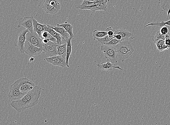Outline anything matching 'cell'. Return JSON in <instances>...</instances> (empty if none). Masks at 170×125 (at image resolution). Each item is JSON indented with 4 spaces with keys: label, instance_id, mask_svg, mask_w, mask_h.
Wrapping results in <instances>:
<instances>
[{
    "label": "cell",
    "instance_id": "cell-1",
    "mask_svg": "<svg viewBox=\"0 0 170 125\" xmlns=\"http://www.w3.org/2000/svg\"><path fill=\"white\" fill-rule=\"evenodd\" d=\"M41 93V89L38 85H36L32 90L27 93L21 98L12 101L10 105L17 112H22L38 104Z\"/></svg>",
    "mask_w": 170,
    "mask_h": 125
},
{
    "label": "cell",
    "instance_id": "cell-2",
    "mask_svg": "<svg viewBox=\"0 0 170 125\" xmlns=\"http://www.w3.org/2000/svg\"><path fill=\"white\" fill-rule=\"evenodd\" d=\"M118 59L123 62L134 52V49L130 42L123 41L116 46Z\"/></svg>",
    "mask_w": 170,
    "mask_h": 125
},
{
    "label": "cell",
    "instance_id": "cell-3",
    "mask_svg": "<svg viewBox=\"0 0 170 125\" xmlns=\"http://www.w3.org/2000/svg\"><path fill=\"white\" fill-rule=\"evenodd\" d=\"M101 50L103 53L107 60L112 63H117V52L116 47L103 45L101 47Z\"/></svg>",
    "mask_w": 170,
    "mask_h": 125
},
{
    "label": "cell",
    "instance_id": "cell-4",
    "mask_svg": "<svg viewBox=\"0 0 170 125\" xmlns=\"http://www.w3.org/2000/svg\"><path fill=\"white\" fill-rule=\"evenodd\" d=\"M17 81L20 86V91L25 94L32 90L36 86L32 81L27 77H22L17 80Z\"/></svg>",
    "mask_w": 170,
    "mask_h": 125
},
{
    "label": "cell",
    "instance_id": "cell-5",
    "mask_svg": "<svg viewBox=\"0 0 170 125\" xmlns=\"http://www.w3.org/2000/svg\"><path fill=\"white\" fill-rule=\"evenodd\" d=\"M43 49L39 48L31 44L26 40L24 45V52L31 57L37 56L41 54Z\"/></svg>",
    "mask_w": 170,
    "mask_h": 125
},
{
    "label": "cell",
    "instance_id": "cell-6",
    "mask_svg": "<svg viewBox=\"0 0 170 125\" xmlns=\"http://www.w3.org/2000/svg\"><path fill=\"white\" fill-rule=\"evenodd\" d=\"M26 40L33 45L43 49L42 39L37 33L28 32L26 35Z\"/></svg>",
    "mask_w": 170,
    "mask_h": 125
},
{
    "label": "cell",
    "instance_id": "cell-7",
    "mask_svg": "<svg viewBox=\"0 0 170 125\" xmlns=\"http://www.w3.org/2000/svg\"><path fill=\"white\" fill-rule=\"evenodd\" d=\"M46 60L49 63L54 66H59L64 68L67 66L66 64V57L57 55L46 58Z\"/></svg>",
    "mask_w": 170,
    "mask_h": 125
},
{
    "label": "cell",
    "instance_id": "cell-8",
    "mask_svg": "<svg viewBox=\"0 0 170 125\" xmlns=\"http://www.w3.org/2000/svg\"><path fill=\"white\" fill-rule=\"evenodd\" d=\"M58 45L50 41L47 43H43L44 51L46 55L50 57H52L58 55L57 47Z\"/></svg>",
    "mask_w": 170,
    "mask_h": 125
},
{
    "label": "cell",
    "instance_id": "cell-9",
    "mask_svg": "<svg viewBox=\"0 0 170 125\" xmlns=\"http://www.w3.org/2000/svg\"><path fill=\"white\" fill-rule=\"evenodd\" d=\"M33 16H25L20 19L17 28H19L21 26L24 27L28 29L30 32H33Z\"/></svg>",
    "mask_w": 170,
    "mask_h": 125
},
{
    "label": "cell",
    "instance_id": "cell-10",
    "mask_svg": "<svg viewBox=\"0 0 170 125\" xmlns=\"http://www.w3.org/2000/svg\"><path fill=\"white\" fill-rule=\"evenodd\" d=\"M25 95L22 93L19 89L11 86L8 97L11 100H16L21 98Z\"/></svg>",
    "mask_w": 170,
    "mask_h": 125
},
{
    "label": "cell",
    "instance_id": "cell-11",
    "mask_svg": "<svg viewBox=\"0 0 170 125\" xmlns=\"http://www.w3.org/2000/svg\"><path fill=\"white\" fill-rule=\"evenodd\" d=\"M98 68L100 70H107L110 71L113 69H118L120 70H123L120 66L116 65L115 64L112 63L109 61H106L105 62H101L97 64Z\"/></svg>",
    "mask_w": 170,
    "mask_h": 125
},
{
    "label": "cell",
    "instance_id": "cell-12",
    "mask_svg": "<svg viewBox=\"0 0 170 125\" xmlns=\"http://www.w3.org/2000/svg\"><path fill=\"white\" fill-rule=\"evenodd\" d=\"M29 32V30L26 29L21 31L19 35L17 45H18L19 50L22 53H24V47L25 42L26 41V35Z\"/></svg>",
    "mask_w": 170,
    "mask_h": 125
},
{
    "label": "cell",
    "instance_id": "cell-13",
    "mask_svg": "<svg viewBox=\"0 0 170 125\" xmlns=\"http://www.w3.org/2000/svg\"><path fill=\"white\" fill-rule=\"evenodd\" d=\"M117 34L120 35L122 36V41L127 40L129 38L132 39H134L135 38L134 33H131L124 29H115V35Z\"/></svg>",
    "mask_w": 170,
    "mask_h": 125
},
{
    "label": "cell",
    "instance_id": "cell-14",
    "mask_svg": "<svg viewBox=\"0 0 170 125\" xmlns=\"http://www.w3.org/2000/svg\"><path fill=\"white\" fill-rule=\"evenodd\" d=\"M45 30L47 32H48L52 36L56 38L57 42V44L58 45H62V39L63 38L62 35L57 32L54 30L51 27H49L48 25L45 27Z\"/></svg>",
    "mask_w": 170,
    "mask_h": 125
},
{
    "label": "cell",
    "instance_id": "cell-15",
    "mask_svg": "<svg viewBox=\"0 0 170 125\" xmlns=\"http://www.w3.org/2000/svg\"><path fill=\"white\" fill-rule=\"evenodd\" d=\"M33 32L37 33L41 37L42 32L45 31V27L47 25L39 23L35 19L33 20Z\"/></svg>",
    "mask_w": 170,
    "mask_h": 125
},
{
    "label": "cell",
    "instance_id": "cell-16",
    "mask_svg": "<svg viewBox=\"0 0 170 125\" xmlns=\"http://www.w3.org/2000/svg\"><path fill=\"white\" fill-rule=\"evenodd\" d=\"M43 8V10L48 14H55L59 11L45 1H44Z\"/></svg>",
    "mask_w": 170,
    "mask_h": 125
},
{
    "label": "cell",
    "instance_id": "cell-17",
    "mask_svg": "<svg viewBox=\"0 0 170 125\" xmlns=\"http://www.w3.org/2000/svg\"><path fill=\"white\" fill-rule=\"evenodd\" d=\"M72 38H68L67 39L65 40V41L67 43V51H66V64L67 67L69 68V58L70 57L72 54V45L71 40Z\"/></svg>",
    "mask_w": 170,
    "mask_h": 125
},
{
    "label": "cell",
    "instance_id": "cell-18",
    "mask_svg": "<svg viewBox=\"0 0 170 125\" xmlns=\"http://www.w3.org/2000/svg\"><path fill=\"white\" fill-rule=\"evenodd\" d=\"M57 26L63 27L66 30V32L70 35V38L73 39V37H74V35L73 32V26L69 23L68 22L65 21L64 23L61 24H58Z\"/></svg>",
    "mask_w": 170,
    "mask_h": 125
},
{
    "label": "cell",
    "instance_id": "cell-19",
    "mask_svg": "<svg viewBox=\"0 0 170 125\" xmlns=\"http://www.w3.org/2000/svg\"><path fill=\"white\" fill-rule=\"evenodd\" d=\"M159 4L161 5V9L168 13L167 19H168L170 14V0H159Z\"/></svg>",
    "mask_w": 170,
    "mask_h": 125
},
{
    "label": "cell",
    "instance_id": "cell-20",
    "mask_svg": "<svg viewBox=\"0 0 170 125\" xmlns=\"http://www.w3.org/2000/svg\"><path fill=\"white\" fill-rule=\"evenodd\" d=\"M49 27H51L53 29H54L58 33L60 34L62 37L63 39L65 40H66L68 38L69 34L68 33L66 30H65L64 28L62 27H58V26H54L49 25Z\"/></svg>",
    "mask_w": 170,
    "mask_h": 125
},
{
    "label": "cell",
    "instance_id": "cell-21",
    "mask_svg": "<svg viewBox=\"0 0 170 125\" xmlns=\"http://www.w3.org/2000/svg\"><path fill=\"white\" fill-rule=\"evenodd\" d=\"M76 9H89L92 13H95L97 11H100L97 7V5H85L82 4L79 5H77L76 6Z\"/></svg>",
    "mask_w": 170,
    "mask_h": 125
},
{
    "label": "cell",
    "instance_id": "cell-22",
    "mask_svg": "<svg viewBox=\"0 0 170 125\" xmlns=\"http://www.w3.org/2000/svg\"><path fill=\"white\" fill-rule=\"evenodd\" d=\"M67 43L62 45H58L57 47V53L58 55L66 57L67 51Z\"/></svg>",
    "mask_w": 170,
    "mask_h": 125
},
{
    "label": "cell",
    "instance_id": "cell-23",
    "mask_svg": "<svg viewBox=\"0 0 170 125\" xmlns=\"http://www.w3.org/2000/svg\"><path fill=\"white\" fill-rule=\"evenodd\" d=\"M107 35H108V33L106 31H98L96 30L94 31L92 33V37L94 40L96 39L104 37Z\"/></svg>",
    "mask_w": 170,
    "mask_h": 125
},
{
    "label": "cell",
    "instance_id": "cell-24",
    "mask_svg": "<svg viewBox=\"0 0 170 125\" xmlns=\"http://www.w3.org/2000/svg\"><path fill=\"white\" fill-rule=\"evenodd\" d=\"M149 26H154L160 27V28L164 26L170 27V20L165 22L161 21V22L151 23L145 26V27Z\"/></svg>",
    "mask_w": 170,
    "mask_h": 125
},
{
    "label": "cell",
    "instance_id": "cell-25",
    "mask_svg": "<svg viewBox=\"0 0 170 125\" xmlns=\"http://www.w3.org/2000/svg\"><path fill=\"white\" fill-rule=\"evenodd\" d=\"M152 39L153 41L155 43H156L160 39H162V40L165 41V35H162L160 33L159 30L157 31L155 35L152 37Z\"/></svg>",
    "mask_w": 170,
    "mask_h": 125
},
{
    "label": "cell",
    "instance_id": "cell-26",
    "mask_svg": "<svg viewBox=\"0 0 170 125\" xmlns=\"http://www.w3.org/2000/svg\"><path fill=\"white\" fill-rule=\"evenodd\" d=\"M114 38V36H109L108 35L104 37L101 38V39H97V40L102 44L105 45L110 41L112 40Z\"/></svg>",
    "mask_w": 170,
    "mask_h": 125
},
{
    "label": "cell",
    "instance_id": "cell-27",
    "mask_svg": "<svg viewBox=\"0 0 170 125\" xmlns=\"http://www.w3.org/2000/svg\"><path fill=\"white\" fill-rule=\"evenodd\" d=\"M58 10L61 9V4L58 0H45Z\"/></svg>",
    "mask_w": 170,
    "mask_h": 125
},
{
    "label": "cell",
    "instance_id": "cell-28",
    "mask_svg": "<svg viewBox=\"0 0 170 125\" xmlns=\"http://www.w3.org/2000/svg\"><path fill=\"white\" fill-rule=\"evenodd\" d=\"M122 41L121 40H118V39H116V38H114V39H113L112 40L110 41L109 42L106 43L105 45L116 47L119 43H121Z\"/></svg>",
    "mask_w": 170,
    "mask_h": 125
},
{
    "label": "cell",
    "instance_id": "cell-29",
    "mask_svg": "<svg viewBox=\"0 0 170 125\" xmlns=\"http://www.w3.org/2000/svg\"><path fill=\"white\" fill-rule=\"evenodd\" d=\"M165 43V41L162 40V39H160V40L158 41L155 43L156 47L157 48V51L159 52H161L163 51L162 47L163 45Z\"/></svg>",
    "mask_w": 170,
    "mask_h": 125
},
{
    "label": "cell",
    "instance_id": "cell-30",
    "mask_svg": "<svg viewBox=\"0 0 170 125\" xmlns=\"http://www.w3.org/2000/svg\"><path fill=\"white\" fill-rule=\"evenodd\" d=\"M107 2L100 3L97 5L98 8L100 11H106L108 9V5H107Z\"/></svg>",
    "mask_w": 170,
    "mask_h": 125
},
{
    "label": "cell",
    "instance_id": "cell-31",
    "mask_svg": "<svg viewBox=\"0 0 170 125\" xmlns=\"http://www.w3.org/2000/svg\"><path fill=\"white\" fill-rule=\"evenodd\" d=\"M115 28H113L111 27H109L107 28L106 31L107 32L109 36H114L115 35Z\"/></svg>",
    "mask_w": 170,
    "mask_h": 125
},
{
    "label": "cell",
    "instance_id": "cell-32",
    "mask_svg": "<svg viewBox=\"0 0 170 125\" xmlns=\"http://www.w3.org/2000/svg\"><path fill=\"white\" fill-rule=\"evenodd\" d=\"M100 2L98 1L96 2H92L90 1H84L82 4L85 5H98L100 4Z\"/></svg>",
    "mask_w": 170,
    "mask_h": 125
},
{
    "label": "cell",
    "instance_id": "cell-33",
    "mask_svg": "<svg viewBox=\"0 0 170 125\" xmlns=\"http://www.w3.org/2000/svg\"><path fill=\"white\" fill-rule=\"evenodd\" d=\"M168 27L167 26H164L162 27L161 28H160L159 30L160 33L162 35H166L169 32H168Z\"/></svg>",
    "mask_w": 170,
    "mask_h": 125
},
{
    "label": "cell",
    "instance_id": "cell-34",
    "mask_svg": "<svg viewBox=\"0 0 170 125\" xmlns=\"http://www.w3.org/2000/svg\"><path fill=\"white\" fill-rule=\"evenodd\" d=\"M165 44L170 47V33H169L168 32L166 35H165Z\"/></svg>",
    "mask_w": 170,
    "mask_h": 125
},
{
    "label": "cell",
    "instance_id": "cell-35",
    "mask_svg": "<svg viewBox=\"0 0 170 125\" xmlns=\"http://www.w3.org/2000/svg\"><path fill=\"white\" fill-rule=\"evenodd\" d=\"M47 39H48L50 41L52 42L53 43H57V40L56 38L53 37L52 35H50V33H49L48 36V37Z\"/></svg>",
    "mask_w": 170,
    "mask_h": 125
},
{
    "label": "cell",
    "instance_id": "cell-36",
    "mask_svg": "<svg viewBox=\"0 0 170 125\" xmlns=\"http://www.w3.org/2000/svg\"><path fill=\"white\" fill-rule=\"evenodd\" d=\"M49 34V33L48 32H47L46 31H44L42 33L41 36L40 37L42 39H47L48 36Z\"/></svg>",
    "mask_w": 170,
    "mask_h": 125
},
{
    "label": "cell",
    "instance_id": "cell-37",
    "mask_svg": "<svg viewBox=\"0 0 170 125\" xmlns=\"http://www.w3.org/2000/svg\"><path fill=\"white\" fill-rule=\"evenodd\" d=\"M114 38H116V39H118V40L122 41V37L120 35H118V34H117V35H114Z\"/></svg>",
    "mask_w": 170,
    "mask_h": 125
},
{
    "label": "cell",
    "instance_id": "cell-38",
    "mask_svg": "<svg viewBox=\"0 0 170 125\" xmlns=\"http://www.w3.org/2000/svg\"><path fill=\"white\" fill-rule=\"evenodd\" d=\"M50 41L49 39H42V42H43V43H48V42Z\"/></svg>",
    "mask_w": 170,
    "mask_h": 125
},
{
    "label": "cell",
    "instance_id": "cell-39",
    "mask_svg": "<svg viewBox=\"0 0 170 125\" xmlns=\"http://www.w3.org/2000/svg\"><path fill=\"white\" fill-rule=\"evenodd\" d=\"M35 60V58L33 57H31L30 58L29 60V62H33Z\"/></svg>",
    "mask_w": 170,
    "mask_h": 125
},
{
    "label": "cell",
    "instance_id": "cell-40",
    "mask_svg": "<svg viewBox=\"0 0 170 125\" xmlns=\"http://www.w3.org/2000/svg\"><path fill=\"white\" fill-rule=\"evenodd\" d=\"M108 0H99V2L100 3L108 2Z\"/></svg>",
    "mask_w": 170,
    "mask_h": 125
},
{
    "label": "cell",
    "instance_id": "cell-41",
    "mask_svg": "<svg viewBox=\"0 0 170 125\" xmlns=\"http://www.w3.org/2000/svg\"><path fill=\"white\" fill-rule=\"evenodd\" d=\"M84 1H92V2H97V1H99L98 0H84Z\"/></svg>",
    "mask_w": 170,
    "mask_h": 125
},
{
    "label": "cell",
    "instance_id": "cell-42",
    "mask_svg": "<svg viewBox=\"0 0 170 125\" xmlns=\"http://www.w3.org/2000/svg\"><path fill=\"white\" fill-rule=\"evenodd\" d=\"M98 1H99V0H98Z\"/></svg>",
    "mask_w": 170,
    "mask_h": 125
},
{
    "label": "cell",
    "instance_id": "cell-43",
    "mask_svg": "<svg viewBox=\"0 0 170 125\" xmlns=\"http://www.w3.org/2000/svg\"></svg>",
    "mask_w": 170,
    "mask_h": 125
}]
</instances>
